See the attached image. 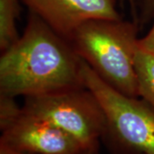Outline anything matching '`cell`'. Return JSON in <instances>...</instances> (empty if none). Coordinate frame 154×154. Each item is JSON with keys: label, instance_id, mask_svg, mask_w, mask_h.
Instances as JSON below:
<instances>
[{"label": "cell", "instance_id": "cell-1", "mask_svg": "<svg viewBox=\"0 0 154 154\" xmlns=\"http://www.w3.org/2000/svg\"><path fill=\"white\" fill-rule=\"evenodd\" d=\"M82 59L71 44L29 12L22 36L0 57V94L16 98L84 87Z\"/></svg>", "mask_w": 154, "mask_h": 154}, {"label": "cell", "instance_id": "cell-2", "mask_svg": "<svg viewBox=\"0 0 154 154\" xmlns=\"http://www.w3.org/2000/svg\"><path fill=\"white\" fill-rule=\"evenodd\" d=\"M139 30L133 21L96 19L81 25L68 41L101 80L119 93L137 98L134 58Z\"/></svg>", "mask_w": 154, "mask_h": 154}, {"label": "cell", "instance_id": "cell-3", "mask_svg": "<svg viewBox=\"0 0 154 154\" xmlns=\"http://www.w3.org/2000/svg\"><path fill=\"white\" fill-rule=\"evenodd\" d=\"M83 85L99 100L105 118L102 140L113 154H154V108L119 93L82 60Z\"/></svg>", "mask_w": 154, "mask_h": 154}, {"label": "cell", "instance_id": "cell-4", "mask_svg": "<svg viewBox=\"0 0 154 154\" xmlns=\"http://www.w3.org/2000/svg\"><path fill=\"white\" fill-rule=\"evenodd\" d=\"M22 110L59 128L84 147L99 144L105 133L104 111L85 86L26 97Z\"/></svg>", "mask_w": 154, "mask_h": 154}, {"label": "cell", "instance_id": "cell-5", "mask_svg": "<svg viewBox=\"0 0 154 154\" xmlns=\"http://www.w3.org/2000/svg\"><path fill=\"white\" fill-rule=\"evenodd\" d=\"M0 145L32 154H78L86 148L59 128L23 110L1 128Z\"/></svg>", "mask_w": 154, "mask_h": 154}, {"label": "cell", "instance_id": "cell-6", "mask_svg": "<svg viewBox=\"0 0 154 154\" xmlns=\"http://www.w3.org/2000/svg\"><path fill=\"white\" fill-rule=\"evenodd\" d=\"M29 12L41 18L69 40L83 23L96 19H122L116 0H22Z\"/></svg>", "mask_w": 154, "mask_h": 154}, {"label": "cell", "instance_id": "cell-7", "mask_svg": "<svg viewBox=\"0 0 154 154\" xmlns=\"http://www.w3.org/2000/svg\"><path fill=\"white\" fill-rule=\"evenodd\" d=\"M19 0H0V49L4 51L19 38L17 21L20 15Z\"/></svg>", "mask_w": 154, "mask_h": 154}, {"label": "cell", "instance_id": "cell-8", "mask_svg": "<svg viewBox=\"0 0 154 154\" xmlns=\"http://www.w3.org/2000/svg\"><path fill=\"white\" fill-rule=\"evenodd\" d=\"M137 75L139 97L154 108V56L146 53L139 47L134 58Z\"/></svg>", "mask_w": 154, "mask_h": 154}, {"label": "cell", "instance_id": "cell-9", "mask_svg": "<svg viewBox=\"0 0 154 154\" xmlns=\"http://www.w3.org/2000/svg\"><path fill=\"white\" fill-rule=\"evenodd\" d=\"M120 2L128 10L132 21L140 28L154 17L153 0H120Z\"/></svg>", "mask_w": 154, "mask_h": 154}, {"label": "cell", "instance_id": "cell-10", "mask_svg": "<svg viewBox=\"0 0 154 154\" xmlns=\"http://www.w3.org/2000/svg\"><path fill=\"white\" fill-rule=\"evenodd\" d=\"M22 107H19L14 97L0 94V129L9 124L22 112Z\"/></svg>", "mask_w": 154, "mask_h": 154}, {"label": "cell", "instance_id": "cell-11", "mask_svg": "<svg viewBox=\"0 0 154 154\" xmlns=\"http://www.w3.org/2000/svg\"><path fill=\"white\" fill-rule=\"evenodd\" d=\"M154 6V0H153ZM154 18V17H153ZM138 47L150 55L154 56V22L151 30L147 34L141 38L138 39Z\"/></svg>", "mask_w": 154, "mask_h": 154}, {"label": "cell", "instance_id": "cell-12", "mask_svg": "<svg viewBox=\"0 0 154 154\" xmlns=\"http://www.w3.org/2000/svg\"><path fill=\"white\" fill-rule=\"evenodd\" d=\"M78 154H100L99 152V144L93 146L86 147Z\"/></svg>", "mask_w": 154, "mask_h": 154}, {"label": "cell", "instance_id": "cell-13", "mask_svg": "<svg viewBox=\"0 0 154 154\" xmlns=\"http://www.w3.org/2000/svg\"><path fill=\"white\" fill-rule=\"evenodd\" d=\"M0 154H32V153H28V152H23L17 151V150L9 148V147H6V146H5L0 145Z\"/></svg>", "mask_w": 154, "mask_h": 154}]
</instances>
